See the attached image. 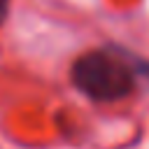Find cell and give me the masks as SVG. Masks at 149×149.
<instances>
[{"label": "cell", "instance_id": "6da1fadb", "mask_svg": "<svg viewBox=\"0 0 149 149\" xmlns=\"http://www.w3.org/2000/svg\"><path fill=\"white\" fill-rule=\"evenodd\" d=\"M149 79V63L135 61L128 54L119 56L112 49L88 51L72 65V84L93 100H119L133 91L135 79Z\"/></svg>", "mask_w": 149, "mask_h": 149}, {"label": "cell", "instance_id": "7a4b0ae2", "mask_svg": "<svg viewBox=\"0 0 149 149\" xmlns=\"http://www.w3.org/2000/svg\"><path fill=\"white\" fill-rule=\"evenodd\" d=\"M7 12H9V0H0V26L7 19Z\"/></svg>", "mask_w": 149, "mask_h": 149}]
</instances>
